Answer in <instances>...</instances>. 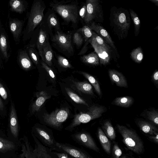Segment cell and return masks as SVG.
<instances>
[{
    "instance_id": "1",
    "label": "cell",
    "mask_w": 158,
    "mask_h": 158,
    "mask_svg": "<svg viewBox=\"0 0 158 158\" xmlns=\"http://www.w3.org/2000/svg\"><path fill=\"white\" fill-rule=\"evenodd\" d=\"M49 6L51 10L61 17L65 23H71L76 28L79 20L77 1L54 0L49 3Z\"/></svg>"
},
{
    "instance_id": "2",
    "label": "cell",
    "mask_w": 158,
    "mask_h": 158,
    "mask_svg": "<svg viewBox=\"0 0 158 158\" xmlns=\"http://www.w3.org/2000/svg\"><path fill=\"white\" fill-rule=\"evenodd\" d=\"M46 8V5L42 0H35L33 2L30 11L27 15V23L23 32V42L30 39L35 29L42 21Z\"/></svg>"
},
{
    "instance_id": "3",
    "label": "cell",
    "mask_w": 158,
    "mask_h": 158,
    "mask_svg": "<svg viewBox=\"0 0 158 158\" xmlns=\"http://www.w3.org/2000/svg\"><path fill=\"white\" fill-rule=\"evenodd\" d=\"M72 33L56 31L50 35L51 40L54 47L66 56L73 55L74 50L72 43Z\"/></svg>"
},
{
    "instance_id": "4",
    "label": "cell",
    "mask_w": 158,
    "mask_h": 158,
    "mask_svg": "<svg viewBox=\"0 0 158 158\" xmlns=\"http://www.w3.org/2000/svg\"><path fill=\"white\" fill-rule=\"evenodd\" d=\"M117 126L123 137V141L127 148L135 153L141 154L144 150L143 144L136 132L123 126L117 124Z\"/></svg>"
},
{
    "instance_id": "5",
    "label": "cell",
    "mask_w": 158,
    "mask_h": 158,
    "mask_svg": "<svg viewBox=\"0 0 158 158\" xmlns=\"http://www.w3.org/2000/svg\"><path fill=\"white\" fill-rule=\"evenodd\" d=\"M105 110V108L102 106H93L87 112H81L76 115L72 123L65 129L72 131L76 127L82 123H86L91 120L100 118Z\"/></svg>"
},
{
    "instance_id": "6",
    "label": "cell",
    "mask_w": 158,
    "mask_h": 158,
    "mask_svg": "<svg viewBox=\"0 0 158 158\" xmlns=\"http://www.w3.org/2000/svg\"><path fill=\"white\" fill-rule=\"evenodd\" d=\"M69 114V110L67 109H57L50 114H45L44 121L48 126L60 130L62 124L67 119Z\"/></svg>"
},
{
    "instance_id": "7",
    "label": "cell",
    "mask_w": 158,
    "mask_h": 158,
    "mask_svg": "<svg viewBox=\"0 0 158 158\" xmlns=\"http://www.w3.org/2000/svg\"><path fill=\"white\" fill-rule=\"evenodd\" d=\"M85 3L86 6V13L84 21L86 25L90 24L94 21L101 22L103 14L99 1L87 0Z\"/></svg>"
},
{
    "instance_id": "8",
    "label": "cell",
    "mask_w": 158,
    "mask_h": 158,
    "mask_svg": "<svg viewBox=\"0 0 158 158\" xmlns=\"http://www.w3.org/2000/svg\"><path fill=\"white\" fill-rule=\"evenodd\" d=\"M33 134L44 145L48 147L52 151L59 152L55 140L52 132L43 127L36 126L34 129Z\"/></svg>"
},
{
    "instance_id": "9",
    "label": "cell",
    "mask_w": 158,
    "mask_h": 158,
    "mask_svg": "<svg viewBox=\"0 0 158 158\" xmlns=\"http://www.w3.org/2000/svg\"><path fill=\"white\" fill-rule=\"evenodd\" d=\"M49 35L42 22L35 30L28 44L36 47L40 56L43 47L49 41Z\"/></svg>"
},
{
    "instance_id": "10",
    "label": "cell",
    "mask_w": 158,
    "mask_h": 158,
    "mask_svg": "<svg viewBox=\"0 0 158 158\" xmlns=\"http://www.w3.org/2000/svg\"><path fill=\"white\" fill-rule=\"evenodd\" d=\"M71 136L73 140L80 145L96 152H99V148L89 133L81 131L75 133Z\"/></svg>"
},
{
    "instance_id": "11",
    "label": "cell",
    "mask_w": 158,
    "mask_h": 158,
    "mask_svg": "<svg viewBox=\"0 0 158 158\" xmlns=\"http://www.w3.org/2000/svg\"><path fill=\"white\" fill-rule=\"evenodd\" d=\"M56 13L52 10L48 11L44 17L42 23L46 30L50 35L53 34L52 31L61 30L58 19Z\"/></svg>"
},
{
    "instance_id": "12",
    "label": "cell",
    "mask_w": 158,
    "mask_h": 158,
    "mask_svg": "<svg viewBox=\"0 0 158 158\" xmlns=\"http://www.w3.org/2000/svg\"><path fill=\"white\" fill-rule=\"evenodd\" d=\"M56 145L59 152H65L73 158H91L85 150L71 144L57 142Z\"/></svg>"
},
{
    "instance_id": "13",
    "label": "cell",
    "mask_w": 158,
    "mask_h": 158,
    "mask_svg": "<svg viewBox=\"0 0 158 158\" xmlns=\"http://www.w3.org/2000/svg\"><path fill=\"white\" fill-rule=\"evenodd\" d=\"M25 22V20L8 17L9 27L16 44H18L20 43L22 36Z\"/></svg>"
},
{
    "instance_id": "14",
    "label": "cell",
    "mask_w": 158,
    "mask_h": 158,
    "mask_svg": "<svg viewBox=\"0 0 158 158\" xmlns=\"http://www.w3.org/2000/svg\"><path fill=\"white\" fill-rule=\"evenodd\" d=\"M32 136L35 144L34 152L36 158H58L51 149L43 145L33 134Z\"/></svg>"
},
{
    "instance_id": "15",
    "label": "cell",
    "mask_w": 158,
    "mask_h": 158,
    "mask_svg": "<svg viewBox=\"0 0 158 158\" xmlns=\"http://www.w3.org/2000/svg\"><path fill=\"white\" fill-rule=\"evenodd\" d=\"M0 50L2 59L7 62L10 56L11 50L8 35L3 27L0 31Z\"/></svg>"
},
{
    "instance_id": "16",
    "label": "cell",
    "mask_w": 158,
    "mask_h": 158,
    "mask_svg": "<svg viewBox=\"0 0 158 158\" xmlns=\"http://www.w3.org/2000/svg\"><path fill=\"white\" fill-rule=\"evenodd\" d=\"M94 31L98 35L101 37L105 42L114 49H116L114 42L107 31L99 23L93 22L87 25Z\"/></svg>"
},
{
    "instance_id": "17",
    "label": "cell",
    "mask_w": 158,
    "mask_h": 158,
    "mask_svg": "<svg viewBox=\"0 0 158 158\" xmlns=\"http://www.w3.org/2000/svg\"><path fill=\"white\" fill-rule=\"evenodd\" d=\"M89 41L98 55L100 64L103 65L109 64L110 58V51L98 45L91 38Z\"/></svg>"
},
{
    "instance_id": "18",
    "label": "cell",
    "mask_w": 158,
    "mask_h": 158,
    "mask_svg": "<svg viewBox=\"0 0 158 158\" xmlns=\"http://www.w3.org/2000/svg\"><path fill=\"white\" fill-rule=\"evenodd\" d=\"M17 60L19 67L23 70L27 71L32 69V62L25 48H20L18 50Z\"/></svg>"
},
{
    "instance_id": "19",
    "label": "cell",
    "mask_w": 158,
    "mask_h": 158,
    "mask_svg": "<svg viewBox=\"0 0 158 158\" xmlns=\"http://www.w3.org/2000/svg\"><path fill=\"white\" fill-rule=\"evenodd\" d=\"M9 115V124L10 131L15 137H17L18 133V118L15 104L10 100Z\"/></svg>"
},
{
    "instance_id": "20",
    "label": "cell",
    "mask_w": 158,
    "mask_h": 158,
    "mask_svg": "<svg viewBox=\"0 0 158 158\" xmlns=\"http://www.w3.org/2000/svg\"><path fill=\"white\" fill-rule=\"evenodd\" d=\"M114 22L119 30L123 32L127 31L130 26V20L125 13L118 11L114 15Z\"/></svg>"
},
{
    "instance_id": "21",
    "label": "cell",
    "mask_w": 158,
    "mask_h": 158,
    "mask_svg": "<svg viewBox=\"0 0 158 158\" xmlns=\"http://www.w3.org/2000/svg\"><path fill=\"white\" fill-rule=\"evenodd\" d=\"M40 56L42 60L48 65L50 67L52 66L54 58V52L49 41L43 47Z\"/></svg>"
},
{
    "instance_id": "22",
    "label": "cell",
    "mask_w": 158,
    "mask_h": 158,
    "mask_svg": "<svg viewBox=\"0 0 158 158\" xmlns=\"http://www.w3.org/2000/svg\"><path fill=\"white\" fill-rule=\"evenodd\" d=\"M108 74L111 81L118 86L126 87L127 82L124 76L120 72L114 69H109Z\"/></svg>"
},
{
    "instance_id": "23",
    "label": "cell",
    "mask_w": 158,
    "mask_h": 158,
    "mask_svg": "<svg viewBox=\"0 0 158 158\" xmlns=\"http://www.w3.org/2000/svg\"><path fill=\"white\" fill-rule=\"evenodd\" d=\"M36 96L37 97L36 100L31 105V113L32 114L38 111L46 100L50 97V96L44 91L37 93Z\"/></svg>"
},
{
    "instance_id": "24",
    "label": "cell",
    "mask_w": 158,
    "mask_h": 158,
    "mask_svg": "<svg viewBox=\"0 0 158 158\" xmlns=\"http://www.w3.org/2000/svg\"><path fill=\"white\" fill-rule=\"evenodd\" d=\"M28 4L25 0H10L9 2L10 10L19 14L25 12L27 8Z\"/></svg>"
},
{
    "instance_id": "25",
    "label": "cell",
    "mask_w": 158,
    "mask_h": 158,
    "mask_svg": "<svg viewBox=\"0 0 158 158\" xmlns=\"http://www.w3.org/2000/svg\"><path fill=\"white\" fill-rule=\"evenodd\" d=\"M22 147L21 158H36L34 152V149L30 145L27 138L24 137V142L21 144Z\"/></svg>"
},
{
    "instance_id": "26",
    "label": "cell",
    "mask_w": 158,
    "mask_h": 158,
    "mask_svg": "<svg viewBox=\"0 0 158 158\" xmlns=\"http://www.w3.org/2000/svg\"><path fill=\"white\" fill-rule=\"evenodd\" d=\"M73 84V87L78 91L85 94H93L92 86L88 82L74 81Z\"/></svg>"
},
{
    "instance_id": "27",
    "label": "cell",
    "mask_w": 158,
    "mask_h": 158,
    "mask_svg": "<svg viewBox=\"0 0 158 158\" xmlns=\"http://www.w3.org/2000/svg\"><path fill=\"white\" fill-rule=\"evenodd\" d=\"M98 137L104 151L107 154H110L111 143L103 131L100 128L98 129Z\"/></svg>"
},
{
    "instance_id": "28",
    "label": "cell",
    "mask_w": 158,
    "mask_h": 158,
    "mask_svg": "<svg viewBox=\"0 0 158 158\" xmlns=\"http://www.w3.org/2000/svg\"><path fill=\"white\" fill-rule=\"evenodd\" d=\"M138 124L140 129L145 133L153 135L158 133V129L154 125L146 121H139Z\"/></svg>"
},
{
    "instance_id": "29",
    "label": "cell",
    "mask_w": 158,
    "mask_h": 158,
    "mask_svg": "<svg viewBox=\"0 0 158 158\" xmlns=\"http://www.w3.org/2000/svg\"><path fill=\"white\" fill-rule=\"evenodd\" d=\"M80 58L83 63L86 64L96 66L99 64L98 56L94 52L81 56Z\"/></svg>"
},
{
    "instance_id": "30",
    "label": "cell",
    "mask_w": 158,
    "mask_h": 158,
    "mask_svg": "<svg viewBox=\"0 0 158 158\" xmlns=\"http://www.w3.org/2000/svg\"><path fill=\"white\" fill-rule=\"evenodd\" d=\"M134 102L133 98L129 96L117 97L112 104L116 106L127 108L131 106Z\"/></svg>"
},
{
    "instance_id": "31",
    "label": "cell",
    "mask_w": 158,
    "mask_h": 158,
    "mask_svg": "<svg viewBox=\"0 0 158 158\" xmlns=\"http://www.w3.org/2000/svg\"><path fill=\"white\" fill-rule=\"evenodd\" d=\"M35 46L28 44L25 46L24 48L27 51L32 61L36 66L40 63L39 53Z\"/></svg>"
},
{
    "instance_id": "32",
    "label": "cell",
    "mask_w": 158,
    "mask_h": 158,
    "mask_svg": "<svg viewBox=\"0 0 158 158\" xmlns=\"http://www.w3.org/2000/svg\"><path fill=\"white\" fill-rule=\"evenodd\" d=\"M0 96L5 105L8 103L10 100V94L7 86L0 78Z\"/></svg>"
},
{
    "instance_id": "33",
    "label": "cell",
    "mask_w": 158,
    "mask_h": 158,
    "mask_svg": "<svg viewBox=\"0 0 158 158\" xmlns=\"http://www.w3.org/2000/svg\"><path fill=\"white\" fill-rule=\"evenodd\" d=\"M102 128L104 132L108 138L111 140L115 139L116 135L115 131L110 121H107L105 122L103 124Z\"/></svg>"
},
{
    "instance_id": "34",
    "label": "cell",
    "mask_w": 158,
    "mask_h": 158,
    "mask_svg": "<svg viewBox=\"0 0 158 158\" xmlns=\"http://www.w3.org/2000/svg\"><path fill=\"white\" fill-rule=\"evenodd\" d=\"M90 82L94 88L96 92L99 96L101 95V92L100 86L97 80L91 75L86 72L79 71Z\"/></svg>"
},
{
    "instance_id": "35",
    "label": "cell",
    "mask_w": 158,
    "mask_h": 158,
    "mask_svg": "<svg viewBox=\"0 0 158 158\" xmlns=\"http://www.w3.org/2000/svg\"><path fill=\"white\" fill-rule=\"evenodd\" d=\"M131 57L135 62L140 63L142 61L143 55L142 49L140 47H138L134 49L130 53Z\"/></svg>"
},
{
    "instance_id": "36",
    "label": "cell",
    "mask_w": 158,
    "mask_h": 158,
    "mask_svg": "<svg viewBox=\"0 0 158 158\" xmlns=\"http://www.w3.org/2000/svg\"><path fill=\"white\" fill-rule=\"evenodd\" d=\"M65 89L66 93L68 96L75 102L78 104H83L89 106L88 104L84 100L76 93L68 88L66 87Z\"/></svg>"
},
{
    "instance_id": "37",
    "label": "cell",
    "mask_w": 158,
    "mask_h": 158,
    "mask_svg": "<svg viewBox=\"0 0 158 158\" xmlns=\"http://www.w3.org/2000/svg\"><path fill=\"white\" fill-rule=\"evenodd\" d=\"M130 13L133 21L135 28V36H137L139 32L140 21L136 13L132 9H130Z\"/></svg>"
},
{
    "instance_id": "38",
    "label": "cell",
    "mask_w": 158,
    "mask_h": 158,
    "mask_svg": "<svg viewBox=\"0 0 158 158\" xmlns=\"http://www.w3.org/2000/svg\"><path fill=\"white\" fill-rule=\"evenodd\" d=\"M82 36L85 42L87 41L92 36L93 31L87 25L78 29L77 31Z\"/></svg>"
},
{
    "instance_id": "39",
    "label": "cell",
    "mask_w": 158,
    "mask_h": 158,
    "mask_svg": "<svg viewBox=\"0 0 158 158\" xmlns=\"http://www.w3.org/2000/svg\"><path fill=\"white\" fill-rule=\"evenodd\" d=\"M14 143L9 140L0 137V151H7L15 148Z\"/></svg>"
},
{
    "instance_id": "40",
    "label": "cell",
    "mask_w": 158,
    "mask_h": 158,
    "mask_svg": "<svg viewBox=\"0 0 158 158\" xmlns=\"http://www.w3.org/2000/svg\"><path fill=\"white\" fill-rule=\"evenodd\" d=\"M91 38L99 45L110 51V46L105 42L101 37L93 31V35Z\"/></svg>"
},
{
    "instance_id": "41",
    "label": "cell",
    "mask_w": 158,
    "mask_h": 158,
    "mask_svg": "<svg viewBox=\"0 0 158 158\" xmlns=\"http://www.w3.org/2000/svg\"><path fill=\"white\" fill-rule=\"evenodd\" d=\"M73 40L74 44L78 48L80 47L84 42L82 36L77 31L74 32L73 35Z\"/></svg>"
},
{
    "instance_id": "42",
    "label": "cell",
    "mask_w": 158,
    "mask_h": 158,
    "mask_svg": "<svg viewBox=\"0 0 158 158\" xmlns=\"http://www.w3.org/2000/svg\"><path fill=\"white\" fill-rule=\"evenodd\" d=\"M56 58L58 64L61 67L64 68H71L72 67L69 62L65 57L60 55H57Z\"/></svg>"
},
{
    "instance_id": "43",
    "label": "cell",
    "mask_w": 158,
    "mask_h": 158,
    "mask_svg": "<svg viewBox=\"0 0 158 158\" xmlns=\"http://www.w3.org/2000/svg\"><path fill=\"white\" fill-rule=\"evenodd\" d=\"M148 118L156 125L158 124V112L155 110L148 111L147 112Z\"/></svg>"
},
{
    "instance_id": "44",
    "label": "cell",
    "mask_w": 158,
    "mask_h": 158,
    "mask_svg": "<svg viewBox=\"0 0 158 158\" xmlns=\"http://www.w3.org/2000/svg\"><path fill=\"white\" fill-rule=\"evenodd\" d=\"M41 64L42 67L46 70L49 77L55 81L56 79V75L51 68L42 60L41 62Z\"/></svg>"
},
{
    "instance_id": "45",
    "label": "cell",
    "mask_w": 158,
    "mask_h": 158,
    "mask_svg": "<svg viewBox=\"0 0 158 158\" xmlns=\"http://www.w3.org/2000/svg\"><path fill=\"white\" fill-rule=\"evenodd\" d=\"M113 154L114 158H119L122 154V152L118 144L115 143L113 148Z\"/></svg>"
},
{
    "instance_id": "46",
    "label": "cell",
    "mask_w": 158,
    "mask_h": 158,
    "mask_svg": "<svg viewBox=\"0 0 158 158\" xmlns=\"http://www.w3.org/2000/svg\"><path fill=\"white\" fill-rule=\"evenodd\" d=\"M6 105L0 96V115L2 117L6 116Z\"/></svg>"
},
{
    "instance_id": "47",
    "label": "cell",
    "mask_w": 158,
    "mask_h": 158,
    "mask_svg": "<svg viewBox=\"0 0 158 158\" xmlns=\"http://www.w3.org/2000/svg\"><path fill=\"white\" fill-rule=\"evenodd\" d=\"M86 13V6L84 4L78 11V14L81 19L84 21Z\"/></svg>"
},
{
    "instance_id": "48",
    "label": "cell",
    "mask_w": 158,
    "mask_h": 158,
    "mask_svg": "<svg viewBox=\"0 0 158 158\" xmlns=\"http://www.w3.org/2000/svg\"><path fill=\"white\" fill-rule=\"evenodd\" d=\"M58 158H73L67 153L64 152H53Z\"/></svg>"
},
{
    "instance_id": "49",
    "label": "cell",
    "mask_w": 158,
    "mask_h": 158,
    "mask_svg": "<svg viewBox=\"0 0 158 158\" xmlns=\"http://www.w3.org/2000/svg\"><path fill=\"white\" fill-rule=\"evenodd\" d=\"M152 79L153 82L156 85L158 83V71L156 70L154 72L152 76Z\"/></svg>"
},
{
    "instance_id": "50",
    "label": "cell",
    "mask_w": 158,
    "mask_h": 158,
    "mask_svg": "<svg viewBox=\"0 0 158 158\" xmlns=\"http://www.w3.org/2000/svg\"><path fill=\"white\" fill-rule=\"evenodd\" d=\"M89 43V40L85 42L83 47L82 48L81 50L78 54V55H83L86 52L87 50L88 45Z\"/></svg>"
},
{
    "instance_id": "51",
    "label": "cell",
    "mask_w": 158,
    "mask_h": 158,
    "mask_svg": "<svg viewBox=\"0 0 158 158\" xmlns=\"http://www.w3.org/2000/svg\"><path fill=\"white\" fill-rule=\"evenodd\" d=\"M149 138L152 140L155 143H158V133H157L155 134L150 136Z\"/></svg>"
},
{
    "instance_id": "52",
    "label": "cell",
    "mask_w": 158,
    "mask_h": 158,
    "mask_svg": "<svg viewBox=\"0 0 158 158\" xmlns=\"http://www.w3.org/2000/svg\"><path fill=\"white\" fill-rule=\"evenodd\" d=\"M3 68V64L2 59L1 55L0 54V69H2Z\"/></svg>"
},
{
    "instance_id": "53",
    "label": "cell",
    "mask_w": 158,
    "mask_h": 158,
    "mask_svg": "<svg viewBox=\"0 0 158 158\" xmlns=\"http://www.w3.org/2000/svg\"><path fill=\"white\" fill-rule=\"evenodd\" d=\"M150 1L154 3L156 5L158 6V0H150Z\"/></svg>"
},
{
    "instance_id": "54",
    "label": "cell",
    "mask_w": 158,
    "mask_h": 158,
    "mask_svg": "<svg viewBox=\"0 0 158 158\" xmlns=\"http://www.w3.org/2000/svg\"><path fill=\"white\" fill-rule=\"evenodd\" d=\"M3 28L1 20L0 19V31H1L2 29Z\"/></svg>"
},
{
    "instance_id": "55",
    "label": "cell",
    "mask_w": 158,
    "mask_h": 158,
    "mask_svg": "<svg viewBox=\"0 0 158 158\" xmlns=\"http://www.w3.org/2000/svg\"><path fill=\"white\" fill-rule=\"evenodd\" d=\"M121 158H127L125 156H123L121 157Z\"/></svg>"
}]
</instances>
